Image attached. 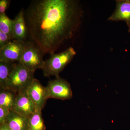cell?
<instances>
[{"mask_svg":"<svg viewBox=\"0 0 130 130\" xmlns=\"http://www.w3.org/2000/svg\"><path fill=\"white\" fill-rule=\"evenodd\" d=\"M26 92L38 109L42 110L48 99L46 87L35 78L26 89Z\"/></svg>","mask_w":130,"mask_h":130,"instance_id":"52a82bcc","label":"cell"},{"mask_svg":"<svg viewBox=\"0 0 130 130\" xmlns=\"http://www.w3.org/2000/svg\"><path fill=\"white\" fill-rule=\"evenodd\" d=\"M76 54L74 49L70 47L59 53L51 54L48 59L44 61L42 67L44 76L59 77V73L71 62Z\"/></svg>","mask_w":130,"mask_h":130,"instance_id":"7a4b0ae2","label":"cell"},{"mask_svg":"<svg viewBox=\"0 0 130 130\" xmlns=\"http://www.w3.org/2000/svg\"><path fill=\"white\" fill-rule=\"evenodd\" d=\"M38 109L26 91L18 93L13 110L22 116L29 118Z\"/></svg>","mask_w":130,"mask_h":130,"instance_id":"ba28073f","label":"cell"},{"mask_svg":"<svg viewBox=\"0 0 130 130\" xmlns=\"http://www.w3.org/2000/svg\"><path fill=\"white\" fill-rule=\"evenodd\" d=\"M0 130H13L6 123L0 124Z\"/></svg>","mask_w":130,"mask_h":130,"instance_id":"d6986e66","label":"cell"},{"mask_svg":"<svg viewBox=\"0 0 130 130\" xmlns=\"http://www.w3.org/2000/svg\"><path fill=\"white\" fill-rule=\"evenodd\" d=\"M18 93L7 89L1 88L0 107L13 110Z\"/></svg>","mask_w":130,"mask_h":130,"instance_id":"7c38bea8","label":"cell"},{"mask_svg":"<svg viewBox=\"0 0 130 130\" xmlns=\"http://www.w3.org/2000/svg\"><path fill=\"white\" fill-rule=\"evenodd\" d=\"M35 72L19 62L16 63L8 81L7 89L17 93L26 91L35 78Z\"/></svg>","mask_w":130,"mask_h":130,"instance_id":"3957f363","label":"cell"},{"mask_svg":"<svg viewBox=\"0 0 130 130\" xmlns=\"http://www.w3.org/2000/svg\"><path fill=\"white\" fill-rule=\"evenodd\" d=\"M16 63L0 61V87L7 89L8 81L10 74L14 69Z\"/></svg>","mask_w":130,"mask_h":130,"instance_id":"4fadbf2b","label":"cell"},{"mask_svg":"<svg viewBox=\"0 0 130 130\" xmlns=\"http://www.w3.org/2000/svg\"><path fill=\"white\" fill-rule=\"evenodd\" d=\"M11 40L8 35L0 31V48L8 44Z\"/></svg>","mask_w":130,"mask_h":130,"instance_id":"e0dca14e","label":"cell"},{"mask_svg":"<svg viewBox=\"0 0 130 130\" xmlns=\"http://www.w3.org/2000/svg\"><path fill=\"white\" fill-rule=\"evenodd\" d=\"M13 40L26 42L28 41V32L24 16V8L20 11L13 20Z\"/></svg>","mask_w":130,"mask_h":130,"instance_id":"30bf717a","label":"cell"},{"mask_svg":"<svg viewBox=\"0 0 130 130\" xmlns=\"http://www.w3.org/2000/svg\"><path fill=\"white\" fill-rule=\"evenodd\" d=\"M43 55L37 47L27 41L19 62L30 71L35 72L38 69H42L44 62Z\"/></svg>","mask_w":130,"mask_h":130,"instance_id":"277c9868","label":"cell"},{"mask_svg":"<svg viewBox=\"0 0 130 130\" xmlns=\"http://www.w3.org/2000/svg\"><path fill=\"white\" fill-rule=\"evenodd\" d=\"M27 42H22L13 40L5 46L0 48V61L19 62Z\"/></svg>","mask_w":130,"mask_h":130,"instance_id":"8992f818","label":"cell"},{"mask_svg":"<svg viewBox=\"0 0 130 130\" xmlns=\"http://www.w3.org/2000/svg\"><path fill=\"white\" fill-rule=\"evenodd\" d=\"M0 31L8 35L13 40V20L9 18L6 13L0 14Z\"/></svg>","mask_w":130,"mask_h":130,"instance_id":"9a60e30c","label":"cell"},{"mask_svg":"<svg viewBox=\"0 0 130 130\" xmlns=\"http://www.w3.org/2000/svg\"><path fill=\"white\" fill-rule=\"evenodd\" d=\"M11 1L9 0L0 1V14L5 13L6 10L9 7Z\"/></svg>","mask_w":130,"mask_h":130,"instance_id":"ac0fdd59","label":"cell"},{"mask_svg":"<svg viewBox=\"0 0 130 130\" xmlns=\"http://www.w3.org/2000/svg\"><path fill=\"white\" fill-rule=\"evenodd\" d=\"M41 112L42 110L38 109L29 117L28 130H46Z\"/></svg>","mask_w":130,"mask_h":130,"instance_id":"5bb4252c","label":"cell"},{"mask_svg":"<svg viewBox=\"0 0 130 130\" xmlns=\"http://www.w3.org/2000/svg\"><path fill=\"white\" fill-rule=\"evenodd\" d=\"M28 123L29 118L11 110L5 123L13 130H28Z\"/></svg>","mask_w":130,"mask_h":130,"instance_id":"8fae6325","label":"cell"},{"mask_svg":"<svg viewBox=\"0 0 130 130\" xmlns=\"http://www.w3.org/2000/svg\"><path fill=\"white\" fill-rule=\"evenodd\" d=\"M11 110L0 107V124L5 123Z\"/></svg>","mask_w":130,"mask_h":130,"instance_id":"2e32d148","label":"cell"},{"mask_svg":"<svg viewBox=\"0 0 130 130\" xmlns=\"http://www.w3.org/2000/svg\"><path fill=\"white\" fill-rule=\"evenodd\" d=\"M83 10L74 0H35L24 10L28 41L43 55L55 53L72 39L81 25Z\"/></svg>","mask_w":130,"mask_h":130,"instance_id":"6da1fadb","label":"cell"},{"mask_svg":"<svg viewBox=\"0 0 130 130\" xmlns=\"http://www.w3.org/2000/svg\"><path fill=\"white\" fill-rule=\"evenodd\" d=\"M116 8L111 16L108 19L109 21H125L130 32V0L116 1Z\"/></svg>","mask_w":130,"mask_h":130,"instance_id":"9c48e42d","label":"cell"},{"mask_svg":"<svg viewBox=\"0 0 130 130\" xmlns=\"http://www.w3.org/2000/svg\"><path fill=\"white\" fill-rule=\"evenodd\" d=\"M45 87L48 99L65 100L72 98V90L70 83L60 77L49 81Z\"/></svg>","mask_w":130,"mask_h":130,"instance_id":"5b68a950","label":"cell"}]
</instances>
